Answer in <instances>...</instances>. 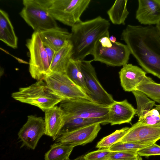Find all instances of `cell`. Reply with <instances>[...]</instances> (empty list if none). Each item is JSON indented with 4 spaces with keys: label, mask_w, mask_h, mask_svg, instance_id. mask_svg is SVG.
Wrapping results in <instances>:
<instances>
[{
    "label": "cell",
    "mask_w": 160,
    "mask_h": 160,
    "mask_svg": "<svg viewBox=\"0 0 160 160\" xmlns=\"http://www.w3.org/2000/svg\"><path fill=\"white\" fill-rule=\"evenodd\" d=\"M121 39L143 69L160 79V34L156 27L128 25Z\"/></svg>",
    "instance_id": "cell-1"
},
{
    "label": "cell",
    "mask_w": 160,
    "mask_h": 160,
    "mask_svg": "<svg viewBox=\"0 0 160 160\" xmlns=\"http://www.w3.org/2000/svg\"><path fill=\"white\" fill-rule=\"evenodd\" d=\"M109 21L100 16L81 21L72 27L70 41L72 45V58L82 60L92 55L99 39L109 33Z\"/></svg>",
    "instance_id": "cell-2"
},
{
    "label": "cell",
    "mask_w": 160,
    "mask_h": 160,
    "mask_svg": "<svg viewBox=\"0 0 160 160\" xmlns=\"http://www.w3.org/2000/svg\"><path fill=\"white\" fill-rule=\"evenodd\" d=\"M12 97L21 102L37 107L43 112L54 107L63 99L47 86L43 80L26 87L20 88Z\"/></svg>",
    "instance_id": "cell-3"
},
{
    "label": "cell",
    "mask_w": 160,
    "mask_h": 160,
    "mask_svg": "<svg viewBox=\"0 0 160 160\" xmlns=\"http://www.w3.org/2000/svg\"><path fill=\"white\" fill-rule=\"evenodd\" d=\"M48 11L55 20L71 27L80 21L90 0H44Z\"/></svg>",
    "instance_id": "cell-4"
},
{
    "label": "cell",
    "mask_w": 160,
    "mask_h": 160,
    "mask_svg": "<svg viewBox=\"0 0 160 160\" xmlns=\"http://www.w3.org/2000/svg\"><path fill=\"white\" fill-rule=\"evenodd\" d=\"M19 14L26 23L39 33L58 27L48 12L44 0H23Z\"/></svg>",
    "instance_id": "cell-5"
},
{
    "label": "cell",
    "mask_w": 160,
    "mask_h": 160,
    "mask_svg": "<svg viewBox=\"0 0 160 160\" xmlns=\"http://www.w3.org/2000/svg\"><path fill=\"white\" fill-rule=\"evenodd\" d=\"M30 59L29 70L32 78L38 81L44 80L51 72L50 64L40 34L34 32L26 41Z\"/></svg>",
    "instance_id": "cell-6"
},
{
    "label": "cell",
    "mask_w": 160,
    "mask_h": 160,
    "mask_svg": "<svg viewBox=\"0 0 160 160\" xmlns=\"http://www.w3.org/2000/svg\"><path fill=\"white\" fill-rule=\"evenodd\" d=\"M60 103L65 118H99L108 116L109 111V107L84 99L64 100Z\"/></svg>",
    "instance_id": "cell-7"
},
{
    "label": "cell",
    "mask_w": 160,
    "mask_h": 160,
    "mask_svg": "<svg viewBox=\"0 0 160 160\" xmlns=\"http://www.w3.org/2000/svg\"><path fill=\"white\" fill-rule=\"evenodd\" d=\"M43 81L48 87L63 100L84 99L93 101L65 73L51 72L46 76Z\"/></svg>",
    "instance_id": "cell-8"
},
{
    "label": "cell",
    "mask_w": 160,
    "mask_h": 160,
    "mask_svg": "<svg viewBox=\"0 0 160 160\" xmlns=\"http://www.w3.org/2000/svg\"><path fill=\"white\" fill-rule=\"evenodd\" d=\"M93 60H80V64L86 86L93 102L107 107L114 102L112 96L102 87L97 76L95 68L92 64Z\"/></svg>",
    "instance_id": "cell-9"
},
{
    "label": "cell",
    "mask_w": 160,
    "mask_h": 160,
    "mask_svg": "<svg viewBox=\"0 0 160 160\" xmlns=\"http://www.w3.org/2000/svg\"><path fill=\"white\" fill-rule=\"evenodd\" d=\"M130 54L126 45L116 42L112 43L111 47H103L98 41L92 55L93 61H98L108 66L120 67L128 64Z\"/></svg>",
    "instance_id": "cell-10"
},
{
    "label": "cell",
    "mask_w": 160,
    "mask_h": 160,
    "mask_svg": "<svg viewBox=\"0 0 160 160\" xmlns=\"http://www.w3.org/2000/svg\"><path fill=\"white\" fill-rule=\"evenodd\" d=\"M160 139V127L144 124L138 121L129 128L118 142L149 145L155 143Z\"/></svg>",
    "instance_id": "cell-11"
},
{
    "label": "cell",
    "mask_w": 160,
    "mask_h": 160,
    "mask_svg": "<svg viewBox=\"0 0 160 160\" xmlns=\"http://www.w3.org/2000/svg\"><path fill=\"white\" fill-rule=\"evenodd\" d=\"M45 131V121L42 117L28 116L26 122L18 133V138L22 142V147L34 150Z\"/></svg>",
    "instance_id": "cell-12"
},
{
    "label": "cell",
    "mask_w": 160,
    "mask_h": 160,
    "mask_svg": "<svg viewBox=\"0 0 160 160\" xmlns=\"http://www.w3.org/2000/svg\"><path fill=\"white\" fill-rule=\"evenodd\" d=\"M100 124L96 123L59 134L57 142L65 143L73 147L85 145L92 142L101 129Z\"/></svg>",
    "instance_id": "cell-13"
},
{
    "label": "cell",
    "mask_w": 160,
    "mask_h": 160,
    "mask_svg": "<svg viewBox=\"0 0 160 160\" xmlns=\"http://www.w3.org/2000/svg\"><path fill=\"white\" fill-rule=\"evenodd\" d=\"M136 111L127 99L120 101L114 100L109 106L108 123L111 125L130 123L136 114Z\"/></svg>",
    "instance_id": "cell-14"
},
{
    "label": "cell",
    "mask_w": 160,
    "mask_h": 160,
    "mask_svg": "<svg viewBox=\"0 0 160 160\" xmlns=\"http://www.w3.org/2000/svg\"><path fill=\"white\" fill-rule=\"evenodd\" d=\"M136 18L141 24L148 26L160 21V0H139Z\"/></svg>",
    "instance_id": "cell-15"
},
{
    "label": "cell",
    "mask_w": 160,
    "mask_h": 160,
    "mask_svg": "<svg viewBox=\"0 0 160 160\" xmlns=\"http://www.w3.org/2000/svg\"><path fill=\"white\" fill-rule=\"evenodd\" d=\"M146 72L139 67L127 64L119 72L121 85L126 92L136 90L137 87L147 76Z\"/></svg>",
    "instance_id": "cell-16"
},
{
    "label": "cell",
    "mask_w": 160,
    "mask_h": 160,
    "mask_svg": "<svg viewBox=\"0 0 160 160\" xmlns=\"http://www.w3.org/2000/svg\"><path fill=\"white\" fill-rule=\"evenodd\" d=\"M45 135L56 140L65 123V116L63 111L55 106L45 111Z\"/></svg>",
    "instance_id": "cell-17"
},
{
    "label": "cell",
    "mask_w": 160,
    "mask_h": 160,
    "mask_svg": "<svg viewBox=\"0 0 160 160\" xmlns=\"http://www.w3.org/2000/svg\"><path fill=\"white\" fill-rule=\"evenodd\" d=\"M42 41L58 51L70 40L71 34L67 30L58 27L39 33Z\"/></svg>",
    "instance_id": "cell-18"
},
{
    "label": "cell",
    "mask_w": 160,
    "mask_h": 160,
    "mask_svg": "<svg viewBox=\"0 0 160 160\" xmlns=\"http://www.w3.org/2000/svg\"><path fill=\"white\" fill-rule=\"evenodd\" d=\"M18 38L7 13L0 9V40L10 47L18 48Z\"/></svg>",
    "instance_id": "cell-19"
},
{
    "label": "cell",
    "mask_w": 160,
    "mask_h": 160,
    "mask_svg": "<svg viewBox=\"0 0 160 160\" xmlns=\"http://www.w3.org/2000/svg\"><path fill=\"white\" fill-rule=\"evenodd\" d=\"M72 54V45L70 41L56 52L50 65L51 72L65 73Z\"/></svg>",
    "instance_id": "cell-20"
},
{
    "label": "cell",
    "mask_w": 160,
    "mask_h": 160,
    "mask_svg": "<svg viewBox=\"0 0 160 160\" xmlns=\"http://www.w3.org/2000/svg\"><path fill=\"white\" fill-rule=\"evenodd\" d=\"M108 115L102 117L95 118H65L64 124L58 136L61 134L66 132L96 123L107 124H108Z\"/></svg>",
    "instance_id": "cell-21"
},
{
    "label": "cell",
    "mask_w": 160,
    "mask_h": 160,
    "mask_svg": "<svg viewBox=\"0 0 160 160\" xmlns=\"http://www.w3.org/2000/svg\"><path fill=\"white\" fill-rule=\"evenodd\" d=\"M128 0H116L107 13L112 23L124 25L129 12L127 8Z\"/></svg>",
    "instance_id": "cell-22"
},
{
    "label": "cell",
    "mask_w": 160,
    "mask_h": 160,
    "mask_svg": "<svg viewBox=\"0 0 160 160\" xmlns=\"http://www.w3.org/2000/svg\"><path fill=\"white\" fill-rule=\"evenodd\" d=\"M65 73L72 81L81 88L90 98V93L86 86L81 69L80 60H75L72 58Z\"/></svg>",
    "instance_id": "cell-23"
},
{
    "label": "cell",
    "mask_w": 160,
    "mask_h": 160,
    "mask_svg": "<svg viewBox=\"0 0 160 160\" xmlns=\"http://www.w3.org/2000/svg\"><path fill=\"white\" fill-rule=\"evenodd\" d=\"M74 147L57 142L52 145L44 155L45 160H65L69 158Z\"/></svg>",
    "instance_id": "cell-24"
},
{
    "label": "cell",
    "mask_w": 160,
    "mask_h": 160,
    "mask_svg": "<svg viewBox=\"0 0 160 160\" xmlns=\"http://www.w3.org/2000/svg\"><path fill=\"white\" fill-rule=\"evenodd\" d=\"M136 90L140 91L155 102L160 104V84L146 76L137 87Z\"/></svg>",
    "instance_id": "cell-25"
},
{
    "label": "cell",
    "mask_w": 160,
    "mask_h": 160,
    "mask_svg": "<svg viewBox=\"0 0 160 160\" xmlns=\"http://www.w3.org/2000/svg\"><path fill=\"white\" fill-rule=\"evenodd\" d=\"M132 92L137 102L136 114L139 118L138 120H140L156 106L155 102L150 99L146 94L140 91L136 90Z\"/></svg>",
    "instance_id": "cell-26"
},
{
    "label": "cell",
    "mask_w": 160,
    "mask_h": 160,
    "mask_svg": "<svg viewBox=\"0 0 160 160\" xmlns=\"http://www.w3.org/2000/svg\"><path fill=\"white\" fill-rule=\"evenodd\" d=\"M129 128L125 127L116 130L109 135L103 138L98 142L96 147L99 149L109 148L118 142L125 134Z\"/></svg>",
    "instance_id": "cell-27"
},
{
    "label": "cell",
    "mask_w": 160,
    "mask_h": 160,
    "mask_svg": "<svg viewBox=\"0 0 160 160\" xmlns=\"http://www.w3.org/2000/svg\"><path fill=\"white\" fill-rule=\"evenodd\" d=\"M149 145H140L132 142H118L113 144L108 149L111 152H137L139 150Z\"/></svg>",
    "instance_id": "cell-28"
},
{
    "label": "cell",
    "mask_w": 160,
    "mask_h": 160,
    "mask_svg": "<svg viewBox=\"0 0 160 160\" xmlns=\"http://www.w3.org/2000/svg\"><path fill=\"white\" fill-rule=\"evenodd\" d=\"M111 152L108 148H100L84 155V160H109Z\"/></svg>",
    "instance_id": "cell-29"
},
{
    "label": "cell",
    "mask_w": 160,
    "mask_h": 160,
    "mask_svg": "<svg viewBox=\"0 0 160 160\" xmlns=\"http://www.w3.org/2000/svg\"><path fill=\"white\" fill-rule=\"evenodd\" d=\"M136 151L111 152L109 160H132L138 155Z\"/></svg>",
    "instance_id": "cell-30"
},
{
    "label": "cell",
    "mask_w": 160,
    "mask_h": 160,
    "mask_svg": "<svg viewBox=\"0 0 160 160\" xmlns=\"http://www.w3.org/2000/svg\"><path fill=\"white\" fill-rule=\"evenodd\" d=\"M137 153L140 157L160 155V146L155 143L139 150Z\"/></svg>",
    "instance_id": "cell-31"
},
{
    "label": "cell",
    "mask_w": 160,
    "mask_h": 160,
    "mask_svg": "<svg viewBox=\"0 0 160 160\" xmlns=\"http://www.w3.org/2000/svg\"><path fill=\"white\" fill-rule=\"evenodd\" d=\"M43 43L50 65L56 52L46 43L43 42Z\"/></svg>",
    "instance_id": "cell-32"
},
{
    "label": "cell",
    "mask_w": 160,
    "mask_h": 160,
    "mask_svg": "<svg viewBox=\"0 0 160 160\" xmlns=\"http://www.w3.org/2000/svg\"><path fill=\"white\" fill-rule=\"evenodd\" d=\"M99 41L101 46L103 47L109 48L112 45V43L109 39V33L101 38Z\"/></svg>",
    "instance_id": "cell-33"
},
{
    "label": "cell",
    "mask_w": 160,
    "mask_h": 160,
    "mask_svg": "<svg viewBox=\"0 0 160 160\" xmlns=\"http://www.w3.org/2000/svg\"><path fill=\"white\" fill-rule=\"evenodd\" d=\"M155 106L154 108L152 109L148 112L160 116V105H156Z\"/></svg>",
    "instance_id": "cell-34"
},
{
    "label": "cell",
    "mask_w": 160,
    "mask_h": 160,
    "mask_svg": "<svg viewBox=\"0 0 160 160\" xmlns=\"http://www.w3.org/2000/svg\"><path fill=\"white\" fill-rule=\"evenodd\" d=\"M109 39L112 43H114L116 42V38L113 35L109 37Z\"/></svg>",
    "instance_id": "cell-35"
},
{
    "label": "cell",
    "mask_w": 160,
    "mask_h": 160,
    "mask_svg": "<svg viewBox=\"0 0 160 160\" xmlns=\"http://www.w3.org/2000/svg\"><path fill=\"white\" fill-rule=\"evenodd\" d=\"M83 156L84 155H82L79 157H78V158H76L75 159H73V160H71L69 158L65 160H84L83 159Z\"/></svg>",
    "instance_id": "cell-36"
},
{
    "label": "cell",
    "mask_w": 160,
    "mask_h": 160,
    "mask_svg": "<svg viewBox=\"0 0 160 160\" xmlns=\"http://www.w3.org/2000/svg\"><path fill=\"white\" fill-rule=\"evenodd\" d=\"M156 27L159 33L160 34V21L156 25Z\"/></svg>",
    "instance_id": "cell-37"
},
{
    "label": "cell",
    "mask_w": 160,
    "mask_h": 160,
    "mask_svg": "<svg viewBox=\"0 0 160 160\" xmlns=\"http://www.w3.org/2000/svg\"><path fill=\"white\" fill-rule=\"evenodd\" d=\"M132 160H142V159L141 157L138 155L137 158Z\"/></svg>",
    "instance_id": "cell-38"
}]
</instances>
